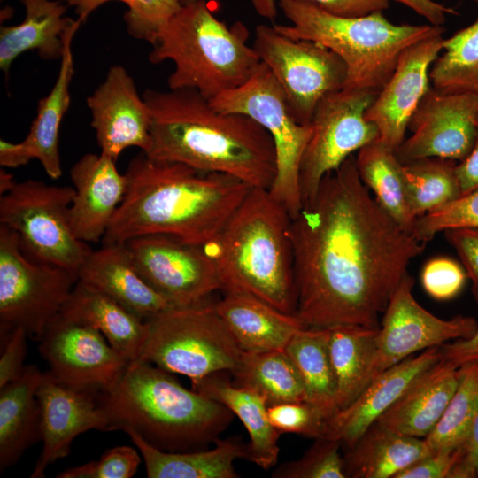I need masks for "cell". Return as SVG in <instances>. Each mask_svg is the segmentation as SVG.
<instances>
[{
    "label": "cell",
    "mask_w": 478,
    "mask_h": 478,
    "mask_svg": "<svg viewBox=\"0 0 478 478\" xmlns=\"http://www.w3.org/2000/svg\"><path fill=\"white\" fill-rule=\"evenodd\" d=\"M466 277L464 267L454 259L436 257L424 265L420 281L432 298L444 301L455 297L462 290Z\"/></svg>",
    "instance_id": "f6af8a7d"
},
{
    "label": "cell",
    "mask_w": 478,
    "mask_h": 478,
    "mask_svg": "<svg viewBox=\"0 0 478 478\" xmlns=\"http://www.w3.org/2000/svg\"><path fill=\"white\" fill-rule=\"evenodd\" d=\"M26 331L16 329L1 345L0 357V388L18 379L25 369L27 355Z\"/></svg>",
    "instance_id": "c3c4849f"
},
{
    "label": "cell",
    "mask_w": 478,
    "mask_h": 478,
    "mask_svg": "<svg viewBox=\"0 0 478 478\" xmlns=\"http://www.w3.org/2000/svg\"><path fill=\"white\" fill-rule=\"evenodd\" d=\"M460 454L458 451H438L418 459L395 478H449Z\"/></svg>",
    "instance_id": "681fc988"
},
{
    "label": "cell",
    "mask_w": 478,
    "mask_h": 478,
    "mask_svg": "<svg viewBox=\"0 0 478 478\" xmlns=\"http://www.w3.org/2000/svg\"><path fill=\"white\" fill-rule=\"evenodd\" d=\"M78 277L29 258L19 235L0 225V343L18 328L39 341L61 312Z\"/></svg>",
    "instance_id": "8fae6325"
},
{
    "label": "cell",
    "mask_w": 478,
    "mask_h": 478,
    "mask_svg": "<svg viewBox=\"0 0 478 478\" xmlns=\"http://www.w3.org/2000/svg\"><path fill=\"white\" fill-rule=\"evenodd\" d=\"M378 93L373 89H342L319 102L311 120L312 133L299 165L303 203L315 195L327 173L379 137L377 127L366 118Z\"/></svg>",
    "instance_id": "4fadbf2b"
},
{
    "label": "cell",
    "mask_w": 478,
    "mask_h": 478,
    "mask_svg": "<svg viewBox=\"0 0 478 478\" xmlns=\"http://www.w3.org/2000/svg\"><path fill=\"white\" fill-rule=\"evenodd\" d=\"M149 335L138 360L190 379L231 372L243 351L210 299L166 309L148 320Z\"/></svg>",
    "instance_id": "ba28073f"
},
{
    "label": "cell",
    "mask_w": 478,
    "mask_h": 478,
    "mask_svg": "<svg viewBox=\"0 0 478 478\" xmlns=\"http://www.w3.org/2000/svg\"><path fill=\"white\" fill-rule=\"evenodd\" d=\"M446 240L456 251L478 302V227H456L443 231Z\"/></svg>",
    "instance_id": "7dc6e473"
},
{
    "label": "cell",
    "mask_w": 478,
    "mask_h": 478,
    "mask_svg": "<svg viewBox=\"0 0 478 478\" xmlns=\"http://www.w3.org/2000/svg\"><path fill=\"white\" fill-rule=\"evenodd\" d=\"M142 277L175 306L211 298L222 290L216 265L204 246L166 235H146L127 242Z\"/></svg>",
    "instance_id": "5bb4252c"
},
{
    "label": "cell",
    "mask_w": 478,
    "mask_h": 478,
    "mask_svg": "<svg viewBox=\"0 0 478 478\" xmlns=\"http://www.w3.org/2000/svg\"><path fill=\"white\" fill-rule=\"evenodd\" d=\"M255 12L274 19L277 15L276 0H250ZM326 12L340 17H362L388 9L389 0H309Z\"/></svg>",
    "instance_id": "bcb514c9"
},
{
    "label": "cell",
    "mask_w": 478,
    "mask_h": 478,
    "mask_svg": "<svg viewBox=\"0 0 478 478\" xmlns=\"http://www.w3.org/2000/svg\"><path fill=\"white\" fill-rule=\"evenodd\" d=\"M60 313L99 330L129 362L140 358L149 335L146 320L78 280Z\"/></svg>",
    "instance_id": "4316f807"
},
{
    "label": "cell",
    "mask_w": 478,
    "mask_h": 478,
    "mask_svg": "<svg viewBox=\"0 0 478 478\" xmlns=\"http://www.w3.org/2000/svg\"><path fill=\"white\" fill-rule=\"evenodd\" d=\"M440 358L457 366L478 359V326L470 338L440 346Z\"/></svg>",
    "instance_id": "816d5d0a"
},
{
    "label": "cell",
    "mask_w": 478,
    "mask_h": 478,
    "mask_svg": "<svg viewBox=\"0 0 478 478\" xmlns=\"http://www.w3.org/2000/svg\"><path fill=\"white\" fill-rule=\"evenodd\" d=\"M454 170L460 196L478 189V135L470 152L459 164L455 165Z\"/></svg>",
    "instance_id": "f5cc1de1"
},
{
    "label": "cell",
    "mask_w": 478,
    "mask_h": 478,
    "mask_svg": "<svg viewBox=\"0 0 478 478\" xmlns=\"http://www.w3.org/2000/svg\"><path fill=\"white\" fill-rule=\"evenodd\" d=\"M355 162L360 180L373 191L377 203L403 229L411 233L415 219L409 208L403 164L395 150L378 137L358 150Z\"/></svg>",
    "instance_id": "d590c367"
},
{
    "label": "cell",
    "mask_w": 478,
    "mask_h": 478,
    "mask_svg": "<svg viewBox=\"0 0 478 478\" xmlns=\"http://www.w3.org/2000/svg\"><path fill=\"white\" fill-rule=\"evenodd\" d=\"M477 117L478 95L430 88L409 121L412 135L396 156L402 164L427 158L462 160L476 140Z\"/></svg>",
    "instance_id": "e0dca14e"
},
{
    "label": "cell",
    "mask_w": 478,
    "mask_h": 478,
    "mask_svg": "<svg viewBox=\"0 0 478 478\" xmlns=\"http://www.w3.org/2000/svg\"><path fill=\"white\" fill-rule=\"evenodd\" d=\"M476 125H477V127H478V117H477V120H476Z\"/></svg>",
    "instance_id": "6f0895ef"
},
{
    "label": "cell",
    "mask_w": 478,
    "mask_h": 478,
    "mask_svg": "<svg viewBox=\"0 0 478 478\" xmlns=\"http://www.w3.org/2000/svg\"><path fill=\"white\" fill-rule=\"evenodd\" d=\"M143 97L151 114L146 156L228 174L251 188H271L276 176L275 146L255 120L220 112L192 89H148Z\"/></svg>",
    "instance_id": "3957f363"
},
{
    "label": "cell",
    "mask_w": 478,
    "mask_h": 478,
    "mask_svg": "<svg viewBox=\"0 0 478 478\" xmlns=\"http://www.w3.org/2000/svg\"><path fill=\"white\" fill-rule=\"evenodd\" d=\"M304 382L306 402L328 420L339 412L325 328H305L285 347Z\"/></svg>",
    "instance_id": "836d02e7"
},
{
    "label": "cell",
    "mask_w": 478,
    "mask_h": 478,
    "mask_svg": "<svg viewBox=\"0 0 478 478\" xmlns=\"http://www.w3.org/2000/svg\"><path fill=\"white\" fill-rule=\"evenodd\" d=\"M429 453L424 438L405 436L374 422L347 449L343 467L346 477L395 478Z\"/></svg>",
    "instance_id": "1f68e13d"
},
{
    "label": "cell",
    "mask_w": 478,
    "mask_h": 478,
    "mask_svg": "<svg viewBox=\"0 0 478 478\" xmlns=\"http://www.w3.org/2000/svg\"><path fill=\"white\" fill-rule=\"evenodd\" d=\"M41 413L42 450L31 478H42L48 466L69 455L79 435L96 429L112 431L98 392L69 387L47 371L36 390Z\"/></svg>",
    "instance_id": "ac0fdd59"
},
{
    "label": "cell",
    "mask_w": 478,
    "mask_h": 478,
    "mask_svg": "<svg viewBox=\"0 0 478 478\" xmlns=\"http://www.w3.org/2000/svg\"><path fill=\"white\" fill-rule=\"evenodd\" d=\"M478 410V359L459 366L457 389L432 431L424 438L431 452L461 450Z\"/></svg>",
    "instance_id": "8d00e7d4"
},
{
    "label": "cell",
    "mask_w": 478,
    "mask_h": 478,
    "mask_svg": "<svg viewBox=\"0 0 478 478\" xmlns=\"http://www.w3.org/2000/svg\"><path fill=\"white\" fill-rule=\"evenodd\" d=\"M39 343L49 374L78 389L102 391L119 380L129 364L99 330L61 313L50 322Z\"/></svg>",
    "instance_id": "9a60e30c"
},
{
    "label": "cell",
    "mask_w": 478,
    "mask_h": 478,
    "mask_svg": "<svg viewBox=\"0 0 478 478\" xmlns=\"http://www.w3.org/2000/svg\"><path fill=\"white\" fill-rule=\"evenodd\" d=\"M144 461L148 478H237L235 461L248 457L240 436L218 438L212 449L186 452L159 450L132 429H125Z\"/></svg>",
    "instance_id": "f1b7e54d"
},
{
    "label": "cell",
    "mask_w": 478,
    "mask_h": 478,
    "mask_svg": "<svg viewBox=\"0 0 478 478\" xmlns=\"http://www.w3.org/2000/svg\"><path fill=\"white\" fill-rule=\"evenodd\" d=\"M26 13L16 26L1 27L0 68L7 73L21 53L36 50L43 59L62 57L65 34L76 21L65 17L66 6L53 0H20Z\"/></svg>",
    "instance_id": "4dcf8cb0"
},
{
    "label": "cell",
    "mask_w": 478,
    "mask_h": 478,
    "mask_svg": "<svg viewBox=\"0 0 478 478\" xmlns=\"http://www.w3.org/2000/svg\"><path fill=\"white\" fill-rule=\"evenodd\" d=\"M414 280L405 275L383 312L376 339L373 379L414 352L442 346L450 340L470 338L477 328L472 317L438 318L414 298Z\"/></svg>",
    "instance_id": "2e32d148"
},
{
    "label": "cell",
    "mask_w": 478,
    "mask_h": 478,
    "mask_svg": "<svg viewBox=\"0 0 478 478\" xmlns=\"http://www.w3.org/2000/svg\"><path fill=\"white\" fill-rule=\"evenodd\" d=\"M98 399L112 431L132 429L173 452L207 449L235 416L218 401L184 388L173 374L143 360L129 362Z\"/></svg>",
    "instance_id": "277c9868"
},
{
    "label": "cell",
    "mask_w": 478,
    "mask_h": 478,
    "mask_svg": "<svg viewBox=\"0 0 478 478\" xmlns=\"http://www.w3.org/2000/svg\"><path fill=\"white\" fill-rule=\"evenodd\" d=\"M289 25L274 24L281 34L317 42L338 55L347 67L343 89L380 91L393 73L403 50L443 35V26L395 24L383 12L362 17L331 14L309 0H276Z\"/></svg>",
    "instance_id": "8992f818"
},
{
    "label": "cell",
    "mask_w": 478,
    "mask_h": 478,
    "mask_svg": "<svg viewBox=\"0 0 478 478\" xmlns=\"http://www.w3.org/2000/svg\"><path fill=\"white\" fill-rule=\"evenodd\" d=\"M478 1V0H477Z\"/></svg>",
    "instance_id": "680465c9"
},
{
    "label": "cell",
    "mask_w": 478,
    "mask_h": 478,
    "mask_svg": "<svg viewBox=\"0 0 478 478\" xmlns=\"http://www.w3.org/2000/svg\"><path fill=\"white\" fill-rule=\"evenodd\" d=\"M439 360L440 346H436L384 370L349 405L327 420L323 437L336 440L347 449L351 447L419 374Z\"/></svg>",
    "instance_id": "603a6c76"
},
{
    "label": "cell",
    "mask_w": 478,
    "mask_h": 478,
    "mask_svg": "<svg viewBox=\"0 0 478 478\" xmlns=\"http://www.w3.org/2000/svg\"><path fill=\"white\" fill-rule=\"evenodd\" d=\"M325 328L340 411L349 405L373 380L379 328L338 324Z\"/></svg>",
    "instance_id": "d6a6232c"
},
{
    "label": "cell",
    "mask_w": 478,
    "mask_h": 478,
    "mask_svg": "<svg viewBox=\"0 0 478 478\" xmlns=\"http://www.w3.org/2000/svg\"><path fill=\"white\" fill-rule=\"evenodd\" d=\"M267 416L280 434L292 433L317 439L326 432L327 420L305 401L268 405Z\"/></svg>",
    "instance_id": "ee69618b"
},
{
    "label": "cell",
    "mask_w": 478,
    "mask_h": 478,
    "mask_svg": "<svg viewBox=\"0 0 478 478\" xmlns=\"http://www.w3.org/2000/svg\"><path fill=\"white\" fill-rule=\"evenodd\" d=\"M142 455L128 445L105 451L97 460L66 469L58 478H131L142 461Z\"/></svg>",
    "instance_id": "7bdbcfd3"
},
{
    "label": "cell",
    "mask_w": 478,
    "mask_h": 478,
    "mask_svg": "<svg viewBox=\"0 0 478 478\" xmlns=\"http://www.w3.org/2000/svg\"><path fill=\"white\" fill-rule=\"evenodd\" d=\"M196 1H198V0H180L181 5L182 4H189V3H192V2H196Z\"/></svg>",
    "instance_id": "9f6ffc18"
},
{
    "label": "cell",
    "mask_w": 478,
    "mask_h": 478,
    "mask_svg": "<svg viewBox=\"0 0 478 478\" xmlns=\"http://www.w3.org/2000/svg\"><path fill=\"white\" fill-rule=\"evenodd\" d=\"M115 160L100 152L82 156L71 168L75 195L69 209L74 235L84 243L102 242L127 189Z\"/></svg>",
    "instance_id": "7402d4cb"
},
{
    "label": "cell",
    "mask_w": 478,
    "mask_h": 478,
    "mask_svg": "<svg viewBox=\"0 0 478 478\" xmlns=\"http://www.w3.org/2000/svg\"><path fill=\"white\" fill-rule=\"evenodd\" d=\"M87 104L101 153L116 161L129 147L149 151L150 111L124 67L112 66L104 81L88 97Z\"/></svg>",
    "instance_id": "ffe728a7"
},
{
    "label": "cell",
    "mask_w": 478,
    "mask_h": 478,
    "mask_svg": "<svg viewBox=\"0 0 478 478\" xmlns=\"http://www.w3.org/2000/svg\"><path fill=\"white\" fill-rule=\"evenodd\" d=\"M442 51L429 71L432 88L478 95V19L443 39Z\"/></svg>",
    "instance_id": "74e56055"
},
{
    "label": "cell",
    "mask_w": 478,
    "mask_h": 478,
    "mask_svg": "<svg viewBox=\"0 0 478 478\" xmlns=\"http://www.w3.org/2000/svg\"><path fill=\"white\" fill-rule=\"evenodd\" d=\"M191 389L224 405L239 418L250 437L247 460L264 470L275 466L281 434L270 423L268 405L260 394L234 384L227 371L210 374L191 384Z\"/></svg>",
    "instance_id": "83f0119b"
},
{
    "label": "cell",
    "mask_w": 478,
    "mask_h": 478,
    "mask_svg": "<svg viewBox=\"0 0 478 478\" xmlns=\"http://www.w3.org/2000/svg\"><path fill=\"white\" fill-rule=\"evenodd\" d=\"M229 374L234 384L260 394L267 405L306 402L300 374L285 350L243 351Z\"/></svg>",
    "instance_id": "e575fe53"
},
{
    "label": "cell",
    "mask_w": 478,
    "mask_h": 478,
    "mask_svg": "<svg viewBox=\"0 0 478 478\" xmlns=\"http://www.w3.org/2000/svg\"><path fill=\"white\" fill-rule=\"evenodd\" d=\"M459 381V366L441 359L419 374L375 421L395 432L425 438L438 422Z\"/></svg>",
    "instance_id": "d4e9b609"
},
{
    "label": "cell",
    "mask_w": 478,
    "mask_h": 478,
    "mask_svg": "<svg viewBox=\"0 0 478 478\" xmlns=\"http://www.w3.org/2000/svg\"><path fill=\"white\" fill-rule=\"evenodd\" d=\"M224 293L214 302L215 309L243 351L284 350L298 331L307 328L296 314L283 312L251 294Z\"/></svg>",
    "instance_id": "484cf974"
},
{
    "label": "cell",
    "mask_w": 478,
    "mask_h": 478,
    "mask_svg": "<svg viewBox=\"0 0 478 478\" xmlns=\"http://www.w3.org/2000/svg\"><path fill=\"white\" fill-rule=\"evenodd\" d=\"M242 24L229 28L205 0L182 4L161 29L149 59L174 63L170 89H192L211 100L245 83L260 59Z\"/></svg>",
    "instance_id": "52a82bcc"
},
{
    "label": "cell",
    "mask_w": 478,
    "mask_h": 478,
    "mask_svg": "<svg viewBox=\"0 0 478 478\" xmlns=\"http://www.w3.org/2000/svg\"><path fill=\"white\" fill-rule=\"evenodd\" d=\"M478 477V410L466 443L449 478Z\"/></svg>",
    "instance_id": "f907efd6"
},
{
    "label": "cell",
    "mask_w": 478,
    "mask_h": 478,
    "mask_svg": "<svg viewBox=\"0 0 478 478\" xmlns=\"http://www.w3.org/2000/svg\"><path fill=\"white\" fill-rule=\"evenodd\" d=\"M412 10L423 17L429 24L443 26L446 21V16L456 14L453 8L445 6L434 0H394Z\"/></svg>",
    "instance_id": "db71d44e"
},
{
    "label": "cell",
    "mask_w": 478,
    "mask_h": 478,
    "mask_svg": "<svg viewBox=\"0 0 478 478\" xmlns=\"http://www.w3.org/2000/svg\"><path fill=\"white\" fill-rule=\"evenodd\" d=\"M456 227H478V189L418 217L411 234L420 242Z\"/></svg>",
    "instance_id": "b9f144b4"
},
{
    "label": "cell",
    "mask_w": 478,
    "mask_h": 478,
    "mask_svg": "<svg viewBox=\"0 0 478 478\" xmlns=\"http://www.w3.org/2000/svg\"><path fill=\"white\" fill-rule=\"evenodd\" d=\"M74 7L83 23L92 12L110 1H120L128 10L124 14L127 32L153 44L161 29L181 7L180 0H65Z\"/></svg>",
    "instance_id": "ab89813d"
},
{
    "label": "cell",
    "mask_w": 478,
    "mask_h": 478,
    "mask_svg": "<svg viewBox=\"0 0 478 478\" xmlns=\"http://www.w3.org/2000/svg\"><path fill=\"white\" fill-rule=\"evenodd\" d=\"M125 175L126 193L102 244L166 235L205 246L251 189L234 176L152 159L142 151L130 160Z\"/></svg>",
    "instance_id": "7a4b0ae2"
},
{
    "label": "cell",
    "mask_w": 478,
    "mask_h": 478,
    "mask_svg": "<svg viewBox=\"0 0 478 478\" xmlns=\"http://www.w3.org/2000/svg\"><path fill=\"white\" fill-rule=\"evenodd\" d=\"M16 181L12 174L6 172L4 169L0 170V193L1 195L8 192Z\"/></svg>",
    "instance_id": "11a10c76"
},
{
    "label": "cell",
    "mask_w": 478,
    "mask_h": 478,
    "mask_svg": "<svg viewBox=\"0 0 478 478\" xmlns=\"http://www.w3.org/2000/svg\"><path fill=\"white\" fill-rule=\"evenodd\" d=\"M210 103L220 112L250 116L270 134L276 150V176L268 190L294 218L303 204L299 165L312 133V124L295 120L281 86L262 61L245 83Z\"/></svg>",
    "instance_id": "30bf717a"
},
{
    "label": "cell",
    "mask_w": 478,
    "mask_h": 478,
    "mask_svg": "<svg viewBox=\"0 0 478 478\" xmlns=\"http://www.w3.org/2000/svg\"><path fill=\"white\" fill-rule=\"evenodd\" d=\"M453 161L427 158L403 164L407 200L415 220L460 197Z\"/></svg>",
    "instance_id": "f35d334b"
},
{
    "label": "cell",
    "mask_w": 478,
    "mask_h": 478,
    "mask_svg": "<svg viewBox=\"0 0 478 478\" xmlns=\"http://www.w3.org/2000/svg\"><path fill=\"white\" fill-rule=\"evenodd\" d=\"M43 373L25 366L15 381L0 388V471L17 463L24 452L41 441V413L36 390Z\"/></svg>",
    "instance_id": "f546056e"
},
{
    "label": "cell",
    "mask_w": 478,
    "mask_h": 478,
    "mask_svg": "<svg viewBox=\"0 0 478 478\" xmlns=\"http://www.w3.org/2000/svg\"><path fill=\"white\" fill-rule=\"evenodd\" d=\"M82 23L77 19L65 34L58 79L50 94L38 103L37 114L27 137L19 143L0 141V165L16 168L36 158L51 179L62 175L58 151L60 124L70 105L69 87L73 75L72 40Z\"/></svg>",
    "instance_id": "44dd1931"
},
{
    "label": "cell",
    "mask_w": 478,
    "mask_h": 478,
    "mask_svg": "<svg viewBox=\"0 0 478 478\" xmlns=\"http://www.w3.org/2000/svg\"><path fill=\"white\" fill-rule=\"evenodd\" d=\"M296 315L307 328H379V317L425 250L377 203L355 157L327 173L291 219Z\"/></svg>",
    "instance_id": "6da1fadb"
},
{
    "label": "cell",
    "mask_w": 478,
    "mask_h": 478,
    "mask_svg": "<svg viewBox=\"0 0 478 478\" xmlns=\"http://www.w3.org/2000/svg\"><path fill=\"white\" fill-rule=\"evenodd\" d=\"M78 280L144 320L175 306L142 277L125 243L102 244L92 250L79 270Z\"/></svg>",
    "instance_id": "cb8c5ba5"
},
{
    "label": "cell",
    "mask_w": 478,
    "mask_h": 478,
    "mask_svg": "<svg viewBox=\"0 0 478 478\" xmlns=\"http://www.w3.org/2000/svg\"><path fill=\"white\" fill-rule=\"evenodd\" d=\"M340 442L320 437L296 460L280 465L272 473L274 478H347Z\"/></svg>",
    "instance_id": "60d3db41"
},
{
    "label": "cell",
    "mask_w": 478,
    "mask_h": 478,
    "mask_svg": "<svg viewBox=\"0 0 478 478\" xmlns=\"http://www.w3.org/2000/svg\"><path fill=\"white\" fill-rule=\"evenodd\" d=\"M290 222L268 189H251L216 238L204 246L224 292H246L296 314Z\"/></svg>",
    "instance_id": "5b68a950"
},
{
    "label": "cell",
    "mask_w": 478,
    "mask_h": 478,
    "mask_svg": "<svg viewBox=\"0 0 478 478\" xmlns=\"http://www.w3.org/2000/svg\"><path fill=\"white\" fill-rule=\"evenodd\" d=\"M443 42L440 35L403 50L393 73L366 112V118L378 128L379 139L394 150L405 140L412 114L431 88L429 68Z\"/></svg>",
    "instance_id": "d6986e66"
},
{
    "label": "cell",
    "mask_w": 478,
    "mask_h": 478,
    "mask_svg": "<svg viewBox=\"0 0 478 478\" xmlns=\"http://www.w3.org/2000/svg\"><path fill=\"white\" fill-rule=\"evenodd\" d=\"M75 190L41 181H16L0 197V225L15 231L31 259L63 267L78 277L92 249L73 234L69 209Z\"/></svg>",
    "instance_id": "9c48e42d"
},
{
    "label": "cell",
    "mask_w": 478,
    "mask_h": 478,
    "mask_svg": "<svg viewBox=\"0 0 478 478\" xmlns=\"http://www.w3.org/2000/svg\"><path fill=\"white\" fill-rule=\"evenodd\" d=\"M252 47L281 86L290 112L300 124H310L319 102L344 87L346 65L317 42L294 39L261 24L255 29Z\"/></svg>",
    "instance_id": "7c38bea8"
}]
</instances>
